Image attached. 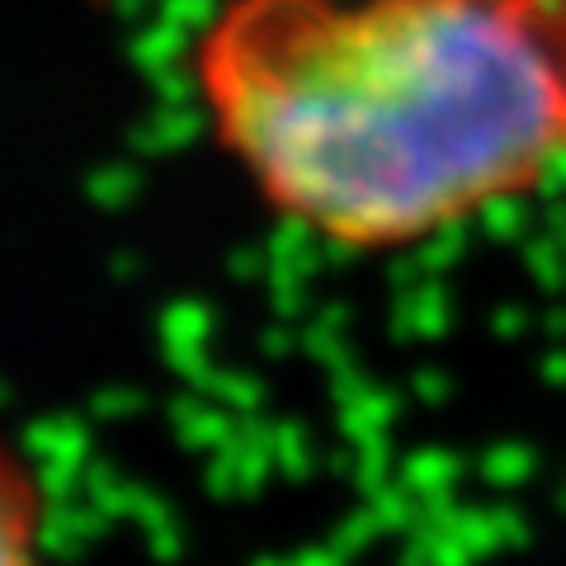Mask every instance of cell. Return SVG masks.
I'll return each mask as SVG.
<instances>
[{"label":"cell","instance_id":"cell-2","mask_svg":"<svg viewBox=\"0 0 566 566\" xmlns=\"http://www.w3.org/2000/svg\"><path fill=\"white\" fill-rule=\"evenodd\" d=\"M48 491L24 449L0 434V566H43Z\"/></svg>","mask_w":566,"mask_h":566},{"label":"cell","instance_id":"cell-1","mask_svg":"<svg viewBox=\"0 0 566 566\" xmlns=\"http://www.w3.org/2000/svg\"><path fill=\"white\" fill-rule=\"evenodd\" d=\"M189 85L255 199L331 251L430 245L566 170V0H218Z\"/></svg>","mask_w":566,"mask_h":566}]
</instances>
